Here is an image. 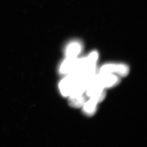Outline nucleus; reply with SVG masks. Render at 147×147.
<instances>
[{
	"label": "nucleus",
	"instance_id": "nucleus-2",
	"mask_svg": "<svg viewBox=\"0 0 147 147\" xmlns=\"http://www.w3.org/2000/svg\"><path fill=\"white\" fill-rule=\"evenodd\" d=\"M94 80L104 89H110L118 86L121 82V78L112 74L97 73Z\"/></svg>",
	"mask_w": 147,
	"mask_h": 147
},
{
	"label": "nucleus",
	"instance_id": "nucleus-1",
	"mask_svg": "<svg viewBox=\"0 0 147 147\" xmlns=\"http://www.w3.org/2000/svg\"><path fill=\"white\" fill-rule=\"evenodd\" d=\"M129 71L130 69L127 64L123 63H109L101 65L98 69V73L114 74L123 78L127 76Z\"/></svg>",
	"mask_w": 147,
	"mask_h": 147
},
{
	"label": "nucleus",
	"instance_id": "nucleus-4",
	"mask_svg": "<svg viewBox=\"0 0 147 147\" xmlns=\"http://www.w3.org/2000/svg\"><path fill=\"white\" fill-rule=\"evenodd\" d=\"M82 51V45L79 41H72L67 45L65 49V55L67 58H77Z\"/></svg>",
	"mask_w": 147,
	"mask_h": 147
},
{
	"label": "nucleus",
	"instance_id": "nucleus-6",
	"mask_svg": "<svg viewBox=\"0 0 147 147\" xmlns=\"http://www.w3.org/2000/svg\"><path fill=\"white\" fill-rule=\"evenodd\" d=\"M87 100V97L84 94L79 96L69 97L68 103L69 105L73 108H82Z\"/></svg>",
	"mask_w": 147,
	"mask_h": 147
},
{
	"label": "nucleus",
	"instance_id": "nucleus-3",
	"mask_svg": "<svg viewBox=\"0 0 147 147\" xmlns=\"http://www.w3.org/2000/svg\"><path fill=\"white\" fill-rule=\"evenodd\" d=\"M84 94H85L86 97L93 98L99 103L105 98L106 92V89L95 82L93 78L88 85Z\"/></svg>",
	"mask_w": 147,
	"mask_h": 147
},
{
	"label": "nucleus",
	"instance_id": "nucleus-5",
	"mask_svg": "<svg viewBox=\"0 0 147 147\" xmlns=\"http://www.w3.org/2000/svg\"><path fill=\"white\" fill-rule=\"evenodd\" d=\"M98 104L93 98H89L82 108L83 113L87 116H93L97 111Z\"/></svg>",
	"mask_w": 147,
	"mask_h": 147
}]
</instances>
